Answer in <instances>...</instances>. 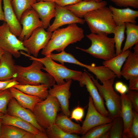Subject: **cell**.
Instances as JSON below:
<instances>
[{
  "instance_id": "4",
  "label": "cell",
  "mask_w": 138,
  "mask_h": 138,
  "mask_svg": "<svg viewBox=\"0 0 138 138\" xmlns=\"http://www.w3.org/2000/svg\"><path fill=\"white\" fill-rule=\"evenodd\" d=\"M84 18L92 33L111 34L117 26L111 10L106 6L89 12Z\"/></svg>"
},
{
  "instance_id": "40",
  "label": "cell",
  "mask_w": 138,
  "mask_h": 138,
  "mask_svg": "<svg viewBox=\"0 0 138 138\" xmlns=\"http://www.w3.org/2000/svg\"><path fill=\"white\" fill-rule=\"evenodd\" d=\"M126 95L132 104L133 110L138 112V93L134 90H128Z\"/></svg>"
},
{
  "instance_id": "50",
  "label": "cell",
  "mask_w": 138,
  "mask_h": 138,
  "mask_svg": "<svg viewBox=\"0 0 138 138\" xmlns=\"http://www.w3.org/2000/svg\"><path fill=\"white\" fill-rule=\"evenodd\" d=\"M90 0H93L98 2H100L102 1V0H84V1H90Z\"/></svg>"
},
{
  "instance_id": "21",
  "label": "cell",
  "mask_w": 138,
  "mask_h": 138,
  "mask_svg": "<svg viewBox=\"0 0 138 138\" xmlns=\"http://www.w3.org/2000/svg\"><path fill=\"white\" fill-rule=\"evenodd\" d=\"M3 8L5 22L8 25L11 32L16 36L20 35L22 27L13 8L12 0H2Z\"/></svg>"
},
{
  "instance_id": "10",
  "label": "cell",
  "mask_w": 138,
  "mask_h": 138,
  "mask_svg": "<svg viewBox=\"0 0 138 138\" xmlns=\"http://www.w3.org/2000/svg\"><path fill=\"white\" fill-rule=\"evenodd\" d=\"M38 15L32 8L27 9L22 14L19 20L22 26L21 34L18 39L22 41L27 39L37 28L43 27L42 23Z\"/></svg>"
},
{
  "instance_id": "48",
  "label": "cell",
  "mask_w": 138,
  "mask_h": 138,
  "mask_svg": "<svg viewBox=\"0 0 138 138\" xmlns=\"http://www.w3.org/2000/svg\"><path fill=\"white\" fill-rule=\"evenodd\" d=\"M5 52L4 50L0 48V59L2 57Z\"/></svg>"
},
{
  "instance_id": "15",
  "label": "cell",
  "mask_w": 138,
  "mask_h": 138,
  "mask_svg": "<svg viewBox=\"0 0 138 138\" xmlns=\"http://www.w3.org/2000/svg\"><path fill=\"white\" fill-rule=\"evenodd\" d=\"M6 114L18 117L27 121L40 131H45L38 123L32 111L21 106L13 97L10 99L8 103Z\"/></svg>"
},
{
  "instance_id": "32",
  "label": "cell",
  "mask_w": 138,
  "mask_h": 138,
  "mask_svg": "<svg viewBox=\"0 0 138 138\" xmlns=\"http://www.w3.org/2000/svg\"><path fill=\"white\" fill-rule=\"evenodd\" d=\"M53 60L56 61L64 64L65 63H72L86 68L87 64L80 62L70 53L65 52V51H62L58 54L51 53L49 55Z\"/></svg>"
},
{
  "instance_id": "7",
  "label": "cell",
  "mask_w": 138,
  "mask_h": 138,
  "mask_svg": "<svg viewBox=\"0 0 138 138\" xmlns=\"http://www.w3.org/2000/svg\"><path fill=\"white\" fill-rule=\"evenodd\" d=\"M90 76L100 95L105 101L110 117L113 119L117 117H121V96L115 91L113 87L115 78L106 80L101 85L97 79H95L93 76L90 75Z\"/></svg>"
},
{
  "instance_id": "9",
  "label": "cell",
  "mask_w": 138,
  "mask_h": 138,
  "mask_svg": "<svg viewBox=\"0 0 138 138\" xmlns=\"http://www.w3.org/2000/svg\"><path fill=\"white\" fill-rule=\"evenodd\" d=\"M52 34V32L46 31L43 27H38L33 31L29 38L22 41L23 45L30 54L37 57L40 50L48 43Z\"/></svg>"
},
{
  "instance_id": "43",
  "label": "cell",
  "mask_w": 138,
  "mask_h": 138,
  "mask_svg": "<svg viewBox=\"0 0 138 138\" xmlns=\"http://www.w3.org/2000/svg\"><path fill=\"white\" fill-rule=\"evenodd\" d=\"M114 87L116 90L121 94H126L129 90L127 86L120 81L116 82L115 84Z\"/></svg>"
},
{
  "instance_id": "23",
  "label": "cell",
  "mask_w": 138,
  "mask_h": 138,
  "mask_svg": "<svg viewBox=\"0 0 138 138\" xmlns=\"http://www.w3.org/2000/svg\"><path fill=\"white\" fill-rule=\"evenodd\" d=\"M9 89L13 97L20 106L32 112L36 105L43 100L38 97L25 94L13 87Z\"/></svg>"
},
{
  "instance_id": "12",
  "label": "cell",
  "mask_w": 138,
  "mask_h": 138,
  "mask_svg": "<svg viewBox=\"0 0 138 138\" xmlns=\"http://www.w3.org/2000/svg\"><path fill=\"white\" fill-rule=\"evenodd\" d=\"M62 84H54L48 90L49 95L55 97L58 100L62 113L68 117L71 115L69 109V99L71 93L70 91L72 80H66Z\"/></svg>"
},
{
  "instance_id": "2",
  "label": "cell",
  "mask_w": 138,
  "mask_h": 138,
  "mask_svg": "<svg viewBox=\"0 0 138 138\" xmlns=\"http://www.w3.org/2000/svg\"><path fill=\"white\" fill-rule=\"evenodd\" d=\"M32 60V64L28 66L15 65V73L13 79L19 84H44L50 89L55 84L54 79L49 73L41 71L44 66L41 62L35 59Z\"/></svg>"
},
{
  "instance_id": "46",
  "label": "cell",
  "mask_w": 138,
  "mask_h": 138,
  "mask_svg": "<svg viewBox=\"0 0 138 138\" xmlns=\"http://www.w3.org/2000/svg\"><path fill=\"white\" fill-rule=\"evenodd\" d=\"M2 0H0V21H5L4 12L2 7Z\"/></svg>"
},
{
  "instance_id": "45",
  "label": "cell",
  "mask_w": 138,
  "mask_h": 138,
  "mask_svg": "<svg viewBox=\"0 0 138 138\" xmlns=\"http://www.w3.org/2000/svg\"><path fill=\"white\" fill-rule=\"evenodd\" d=\"M84 0H58L55 2L59 6L62 7L76 4L81 1Z\"/></svg>"
},
{
  "instance_id": "30",
  "label": "cell",
  "mask_w": 138,
  "mask_h": 138,
  "mask_svg": "<svg viewBox=\"0 0 138 138\" xmlns=\"http://www.w3.org/2000/svg\"><path fill=\"white\" fill-rule=\"evenodd\" d=\"M86 67L89 71L93 73L102 83L105 81L112 78H115L116 76L115 74L107 67L103 66H95L87 65Z\"/></svg>"
},
{
  "instance_id": "51",
  "label": "cell",
  "mask_w": 138,
  "mask_h": 138,
  "mask_svg": "<svg viewBox=\"0 0 138 138\" xmlns=\"http://www.w3.org/2000/svg\"><path fill=\"white\" fill-rule=\"evenodd\" d=\"M2 123V118H0V131L1 126Z\"/></svg>"
},
{
  "instance_id": "44",
  "label": "cell",
  "mask_w": 138,
  "mask_h": 138,
  "mask_svg": "<svg viewBox=\"0 0 138 138\" xmlns=\"http://www.w3.org/2000/svg\"><path fill=\"white\" fill-rule=\"evenodd\" d=\"M128 90H138V76H134L129 79Z\"/></svg>"
},
{
  "instance_id": "20",
  "label": "cell",
  "mask_w": 138,
  "mask_h": 138,
  "mask_svg": "<svg viewBox=\"0 0 138 138\" xmlns=\"http://www.w3.org/2000/svg\"><path fill=\"white\" fill-rule=\"evenodd\" d=\"M113 20L116 26L129 22L136 24V19L138 17V11L127 7L120 9L110 5Z\"/></svg>"
},
{
  "instance_id": "24",
  "label": "cell",
  "mask_w": 138,
  "mask_h": 138,
  "mask_svg": "<svg viewBox=\"0 0 138 138\" xmlns=\"http://www.w3.org/2000/svg\"><path fill=\"white\" fill-rule=\"evenodd\" d=\"M70 118L63 114L57 115L54 124L65 132L70 134H81V126L73 122Z\"/></svg>"
},
{
  "instance_id": "22",
  "label": "cell",
  "mask_w": 138,
  "mask_h": 138,
  "mask_svg": "<svg viewBox=\"0 0 138 138\" xmlns=\"http://www.w3.org/2000/svg\"><path fill=\"white\" fill-rule=\"evenodd\" d=\"M15 65L13 55L5 52L0 59V80L13 79L15 73Z\"/></svg>"
},
{
  "instance_id": "42",
  "label": "cell",
  "mask_w": 138,
  "mask_h": 138,
  "mask_svg": "<svg viewBox=\"0 0 138 138\" xmlns=\"http://www.w3.org/2000/svg\"><path fill=\"white\" fill-rule=\"evenodd\" d=\"M19 83L13 79L5 80H0V91L8 89Z\"/></svg>"
},
{
  "instance_id": "37",
  "label": "cell",
  "mask_w": 138,
  "mask_h": 138,
  "mask_svg": "<svg viewBox=\"0 0 138 138\" xmlns=\"http://www.w3.org/2000/svg\"><path fill=\"white\" fill-rule=\"evenodd\" d=\"M9 89L0 91V111L6 114L8 104L10 99L13 98Z\"/></svg>"
},
{
  "instance_id": "8",
  "label": "cell",
  "mask_w": 138,
  "mask_h": 138,
  "mask_svg": "<svg viewBox=\"0 0 138 138\" xmlns=\"http://www.w3.org/2000/svg\"><path fill=\"white\" fill-rule=\"evenodd\" d=\"M0 48L16 58L20 56L21 54L19 51H24L30 54L23 45L22 41L11 32L5 22L0 26Z\"/></svg>"
},
{
  "instance_id": "31",
  "label": "cell",
  "mask_w": 138,
  "mask_h": 138,
  "mask_svg": "<svg viewBox=\"0 0 138 138\" xmlns=\"http://www.w3.org/2000/svg\"><path fill=\"white\" fill-rule=\"evenodd\" d=\"M113 124L110 123L95 126L83 135L82 138H108L109 130Z\"/></svg>"
},
{
  "instance_id": "19",
  "label": "cell",
  "mask_w": 138,
  "mask_h": 138,
  "mask_svg": "<svg viewBox=\"0 0 138 138\" xmlns=\"http://www.w3.org/2000/svg\"><path fill=\"white\" fill-rule=\"evenodd\" d=\"M135 45L133 52L130 51L121 70V76L127 80L138 76V43Z\"/></svg>"
},
{
  "instance_id": "38",
  "label": "cell",
  "mask_w": 138,
  "mask_h": 138,
  "mask_svg": "<svg viewBox=\"0 0 138 138\" xmlns=\"http://www.w3.org/2000/svg\"><path fill=\"white\" fill-rule=\"evenodd\" d=\"M133 118L131 126L129 138L138 137V114L133 110Z\"/></svg>"
},
{
  "instance_id": "27",
  "label": "cell",
  "mask_w": 138,
  "mask_h": 138,
  "mask_svg": "<svg viewBox=\"0 0 138 138\" xmlns=\"http://www.w3.org/2000/svg\"><path fill=\"white\" fill-rule=\"evenodd\" d=\"M13 87L27 94L38 97L43 100L49 95L48 88L45 85H38L17 84Z\"/></svg>"
},
{
  "instance_id": "25",
  "label": "cell",
  "mask_w": 138,
  "mask_h": 138,
  "mask_svg": "<svg viewBox=\"0 0 138 138\" xmlns=\"http://www.w3.org/2000/svg\"><path fill=\"white\" fill-rule=\"evenodd\" d=\"M2 119V123L15 126L35 134L40 131L30 123L16 116L5 114Z\"/></svg>"
},
{
  "instance_id": "29",
  "label": "cell",
  "mask_w": 138,
  "mask_h": 138,
  "mask_svg": "<svg viewBox=\"0 0 138 138\" xmlns=\"http://www.w3.org/2000/svg\"><path fill=\"white\" fill-rule=\"evenodd\" d=\"M126 38L122 52L129 49L138 43V26L135 24L125 23Z\"/></svg>"
},
{
  "instance_id": "47",
  "label": "cell",
  "mask_w": 138,
  "mask_h": 138,
  "mask_svg": "<svg viewBox=\"0 0 138 138\" xmlns=\"http://www.w3.org/2000/svg\"><path fill=\"white\" fill-rule=\"evenodd\" d=\"M37 2L40 1H44L47 2H56L58 0H36Z\"/></svg>"
},
{
  "instance_id": "26",
  "label": "cell",
  "mask_w": 138,
  "mask_h": 138,
  "mask_svg": "<svg viewBox=\"0 0 138 138\" xmlns=\"http://www.w3.org/2000/svg\"><path fill=\"white\" fill-rule=\"evenodd\" d=\"M131 51L129 49L122 52L111 59L102 63L103 65L109 68L116 75V77L120 78L122 66Z\"/></svg>"
},
{
  "instance_id": "1",
  "label": "cell",
  "mask_w": 138,
  "mask_h": 138,
  "mask_svg": "<svg viewBox=\"0 0 138 138\" xmlns=\"http://www.w3.org/2000/svg\"><path fill=\"white\" fill-rule=\"evenodd\" d=\"M84 30L76 24L69 25L65 28H59L53 31L46 46L42 49V54L49 55L54 51L61 52L70 44L80 41L84 37Z\"/></svg>"
},
{
  "instance_id": "41",
  "label": "cell",
  "mask_w": 138,
  "mask_h": 138,
  "mask_svg": "<svg viewBox=\"0 0 138 138\" xmlns=\"http://www.w3.org/2000/svg\"><path fill=\"white\" fill-rule=\"evenodd\" d=\"M84 114V109L78 106L73 110L71 114L70 118L72 119H74L77 122H82Z\"/></svg>"
},
{
  "instance_id": "49",
  "label": "cell",
  "mask_w": 138,
  "mask_h": 138,
  "mask_svg": "<svg viewBox=\"0 0 138 138\" xmlns=\"http://www.w3.org/2000/svg\"><path fill=\"white\" fill-rule=\"evenodd\" d=\"M4 114L3 113L0 111V119L2 118Z\"/></svg>"
},
{
  "instance_id": "36",
  "label": "cell",
  "mask_w": 138,
  "mask_h": 138,
  "mask_svg": "<svg viewBox=\"0 0 138 138\" xmlns=\"http://www.w3.org/2000/svg\"><path fill=\"white\" fill-rule=\"evenodd\" d=\"M113 124L109 130L108 138H122L123 131V124L121 117L112 119Z\"/></svg>"
},
{
  "instance_id": "39",
  "label": "cell",
  "mask_w": 138,
  "mask_h": 138,
  "mask_svg": "<svg viewBox=\"0 0 138 138\" xmlns=\"http://www.w3.org/2000/svg\"><path fill=\"white\" fill-rule=\"evenodd\" d=\"M116 5L120 7L138 8V0H109Z\"/></svg>"
},
{
  "instance_id": "6",
  "label": "cell",
  "mask_w": 138,
  "mask_h": 138,
  "mask_svg": "<svg viewBox=\"0 0 138 138\" xmlns=\"http://www.w3.org/2000/svg\"><path fill=\"white\" fill-rule=\"evenodd\" d=\"M61 109L56 98L49 95L46 98L36 105L32 112L38 123L45 130L54 124Z\"/></svg>"
},
{
  "instance_id": "35",
  "label": "cell",
  "mask_w": 138,
  "mask_h": 138,
  "mask_svg": "<svg viewBox=\"0 0 138 138\" xmlns=\"http://www.w3.org/2000/svg\"><path fill=\"white\" fill-rule=\"evenodd\" d=\"M48 138H79L80 136L76 134L67 133L55 124L45 130Z\"/></svg>"
},
{
  "instance_id": "17",
  "label": "cell",
  "mask_w": 138,
  "mask_h": 138,
  "mask_svg": "<svg viewBox=\"0 0 138 138\" xmlns=\"http://www.w3.org/2000/svg\"><path fill=\"white\" fill-rule=\"evenodd\" d=\"M107 4L105 1L98 2L93 0H83L65 7L76 16L82 18L89 12L106 6Z\"/></svg>"
},
{
  "instance_id": "28",
  "label": "cell",
  "mask_w": 138,
  "mask_h": 138,
  "mask_svg": "<svg viewBox=\"0 0 138 138\" xmlns=\"http://www.w3.org/2000/svg\"><path fill=\"white\" fill-rule=\"evenodd\" d=\"M29 132L13 125L2 123L0 138H28Z\"/></svg>"
},
{
  "instance_id": "18",
  "label": "cell",
  "mask_w": 138,
  "mask_h": 138,
  "mask_svg": "<svg viewBox=\"0 0 138 138\" xmlns=\"http://www.w3.org/2000/svg\"><path fill=\"white\" fill-rule=\"evenodd\" d=\"M121 117L123 124V138H129L130 130L133 115L131 103L126 94H121Z\"/></svg>"
},
{
  "instance_id": "16",
  "label": "cell",
  "mask_w": 138,
  "mask_h": 138,
  "mask_svg": "<svg viewBox=\"0 0 138 138\" xmlns=\"http://www.w3.org/2000/svg\"><path fill=\"white\" fill-rule=\"evenodd\" d=\"M56 3L54 2L40 1L31 5L37 13L43 24V27L47 28L50 25V22L56 14Z\"/></svg>"
},
{
  "instance_id": "11",
  "label": "cell",
  "mask_w": 138,
  "mask_h": 138,
  "mask_svg": "<svg viewBox=\"0 0 138 138\" xmlns=\"http://www.w3.org/2000/svg\"><path fill=\"white\" fill-rule=\"evenodd\" d=\"M112 119L104 116L96 108L90 96L89 97L88 107L85 119L83 123L81 134L82 135L96 126L112 121Z\"/></svg>"
},
{
  "instance_id": "33",
  "label": "cell",
  "mask_w": 138,
  "mask_h": 138,
  "mask_svg": "<svg viewBox=\"0 0 138 138\" xmlns=\"http://www.w3.org/2000/svg\"><path fill=\"white\" fill-rule=\"evenodd\" d=\"M37 2L36 0H12L13 8L19 21L23 13L31 8L32 5Z\"/></svg>"
},
{
  "instance_id": "14",
  "label": "cell",
  "mask_w": 138,
  "mask_h": 138,
  "mask_svg": "<svg viewBox=\"0 0 138 138\" xmlns=\"http://www.w3.org/2000/svg\"><path fill=\"white\" fill-rule=\"evenodd\" d=\"M56 14L52 24L47 28V31L52 32L64 25L75 23L84 24V19L76 16L65 7L55 5Z\"/></svg>"
},
{
  "instance_id": "13",
  "label": "cell",
  "mask_w": 138,
  "mask_h": 138,
  "mask_svg": "<svg viewBox=\"0 0 138 138\" xmlns=\"http://www.w3.org/2000/svg\"><path fill=\"white\" fill-rule=\"evenodd\" d=\"M80 86H85L87 91L92 98L94 104L100 113L105 116L110 117L108 111L104 105L103 99L92 80L90 75L86 72L83 73Z\"/></svg>"
},
{
  "instance_id": "3",
  "label": "cell",
  "mask_w": 138,
  "mask_h": 138,
  "mask_svg": "<svg viewBox=\"0 0 138 138\" xmlns=\"http://www.w3.org/2000/svg\"><path fill=\"white\" fill-rule=\"evenodd\" d=\"M104 33L97 34L91 33L86 35L90 40L91 45L87 49L77 47L76 49L104 61L109 60L116 56L113 38L109 37Z\"/></svg>"
},
{
  "instance_id": "5",
  "label": "cell",
  "mask_w": 138,
  "mask_h": 138,
  "mask_svg": "<svg viewBox=\"0 0 138 138\" xmlns=\"http://www.w3.org/2000/svg\"><path fill=\"white\" fill-rule=\"evenodd\" d=\"M21 54L29 57L31 60L35 59L41 62L44 66L43 70L49 73L54 78L57 84L61 85L65 83L64 79L73 80L80 81L83 72L80 71L73 70L68 69L63 64H59L55 62L48 55L43 58H37L26 53L22 51Z\"/></svg>"
},
{
  "instance_id": "34",
  "label": "cell",
  "mask_w": 138,
  "mask_h": 138,
  "mask_svg": "<svg viewBox=\"0 0 138 138\" xmlns=\"http://www.w3.org/2000/svg\"><path fill=\"white\" fill-rule=\"evenodd\" d=\"M125 25L124 24L117 26L113 32L116 55L122 52V45L125 38Z\"/></svg>"
}]
</instances>
